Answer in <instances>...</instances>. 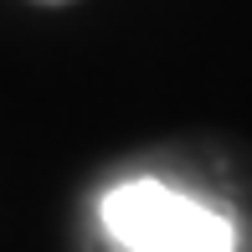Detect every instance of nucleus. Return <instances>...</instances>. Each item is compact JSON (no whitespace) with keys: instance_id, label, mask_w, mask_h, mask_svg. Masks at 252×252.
<instances>
[{"instance_id":"nucleus-1","label":"nucleus","mask_w":252,"mask_h":252,"mask_svg":"<svg viewBox=\"0 0 252 252\" xmlns=\"http://www.w3.org/2000/svg\"><path fill=\"white\" fill-rule=\"evenodd\" d=\"M103 232L124 252H237V232L216 206L150 175L103 196Z\"/></svg>"}]
</instances>
